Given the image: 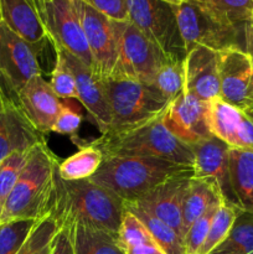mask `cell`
Returning a JSON list of instances; mask_svg holds the SVG:
<instances>
[{
  "instance_id": "cell-45",
  "label": "cell",
  "mask_w": 253,
  "mask_h": 254,
  "mask_svg": "<svg viewBox=\"0 0 253 254\" xmlns=\"http://www.w3.org/2000/svg\"><path fill=\"white\" fill-rule=\"evenodd\" d=\"M252 22H253V21H252ZM250 24H251V22H250Z\"/></svg>"
},
{
  "instance_id": "cell-23",
  "label": "cell",
  "mask_w": 253,
  "mask_h": 254,
  "mask_svg": "<svg viewBox=\"0 0 253 254\" xmlns=\"http://www.w3.org/2000/svg\"><path fill=\"white\" fill-rule=\"evenodd\" d=\"M230 168L238 206L253 215V151L231 148Z\"/></svg>"
},
{
  "instance_id": "cell-40",
  "label": "cell",
  "mask_w": 253,
  "mask_h": 254,
  "mask_svg": "<svg viewBox=\"0 0 253 254\" xmlns=\"http://www.w3.org/2000/svg\"><path fill=\"white\" fill-rule=\"evenodd\" d=\"M243 47L253 60V22L246 25L243 29Z\"/></svg>"
},
{
  "instance_id": "cell-35",
  "label": "cell",
  "mask_w": 253,
  "mask_h": 254,
  "mask_svg": "<svg viewBox=\"0 0 253 254\" xmlns=\"http://www.w3.org/2000/svg\"><path fill=\"white\" fill-rule=\"evenodd\" d=\"M32 149L15 151L0 163V210L2 208L7 196L16 184L25 164L29 160Z\"/></svg>"
},
{
  "instance_id": "cell-36",
  "label": "cell",
  "mask_w": 253,
  "mask_h": 254,
  "mask_svg": "<svg viewBox=\"0 0 253 254\" xmlns=\"http://www.w3.org/2000/svg\"><path fill=\"white\" fill-rule=\"evenodd\" d=\"M225 201V200H223ZM221 203V202H220ZM220 203L211 206L201 217H198L192 225L189 227L185 237H184V248L185 254H198L206 237H207L208 230H210L211 222L217 211Z\"/></svg>"
},
{
  "instance_id": "cell-41",
  "label": "cell",
  "mask_w": 253,
  "mask_h": 254,
  "mask_svg": "<svg viewBox=\"0 0 253 254\" xmlns=\"http://www.w3.org/2000/svg\"><path fill=\"white\" fill-rule=\"evenodd\" d=\"M30 1H31V4L34 5L35 9L37 10V12H39V15H41L42 9H44L45 0H30Z\"/></svg>"
},
{
  "instance_id": "cell-43",
  "label": "cell",
  "mask_w": 253,
  "mask_h": 254,
  "mask_svg": "<svg viewBox=\"0 0 253 254\" xmlns=\"http://www.w3.org/2000/svg\"><path fill=\"white\" fill-rule=\"evenodd\" d=\"M0 212H1V210H0Z\"/></svg>"
},
{
  "instance_id": "cell-20",
  "label": "cell",
  "mask_w": 253,
  "mask_h": 254,
  "mask_svg": "<svg viewBox=\"0 0 253 254\" xmlns=\"http://www.w3.org/2000/svg\"><path fill=\"white\" fill-rule=\"evenodd\" d=\"M62 52L76 79L77 93H78L77 101L81 102L82 106L87 109L101 133H107L112 126V114L101 81L81 60L63 50Z\"/></svg>"
},
{
  "instance_id": "cell-9",
  "label": "cell",
  "mask_w": 253,
  "mask_h": 254,
  "mask_svg": "<svg viewBox=\"0 0 253 254\" xmlns=\"http://www.w3.org/2000/svg\"><path fill=\"white\" fill-rule=\"evenodd\" d=\"M52 47L81 60L93 72V59L78 19L73 0H45L41 15Z\"/></svg>"
},
{
  "instance_id": "cell-27",
  "label": "cell",
  "mask_w": 253,
  "mask_h": 254,
  "mask_svg": "<svg viewBox=\"0 0 253 254\" xmlns=\"http://www.w3.org/2000/svg\"><path fill=\"white\" fill-rule=\"evenodd\" d=\"M102 163L103 154L91 143H86L79 146V150L76 154L59 164L57 173L62 180H86L97 173Z\"/></svg>"
},
{
  "instance_id": "cell-31",
  "label": "cell",
  "mask_w": 253,
  "mask_h": 254,
  "mask_svg": "<svg viewBox=\"0 0 253 254\" xmlns=\"http://www.w3.org/2000/svg\"><path fill=\"white\" fill-rule=\"evenodd\" d=\"M60 227L51 215L37 221L34 230L16 254H51L54 240Z\"/></svg>"
},
{
  "instance_id": "cell-5",
  "label": "cell",
  "mask_w": 253,
  "mask_h": 254,
  "mask_svg": "<svg viewBox=\"0 0 253 254\" xmlns=\"http://www.w3.org/2000/svg\"><path fill=\"white\" fill-rule=\"evenodd\" d=\"M99 81L112 114V126L107 133L144 126L164 114L170 104L150 84L135 79L109 76Z\"/></svg>"
},
{
  "instance_id": "cell-32",
  "label": "cell",
  "mask_w": 253,
  "mask_h": 254,
  "mask_svg": "<svg viewBox=\"0 0 253 254\" xmlns=\"http://www.w3.org/2000/svg\"><path fill=\"white\" fill-rule=\"evenodd\" d=\"M227 24L243 30L253 21V0H207Z\"/></svg>"
},
{
  "instance_id": "cell-28",
  "label": "cell",
  "mask_w": 253,
  "mask_h": 254,
  "mask_svg": "<svg viewBox=\"0 0 253 254\" xmlns=\"http://www.w3.org/2000/svg\"><path fill=\"white\" fill-rule=\"evenodd\" d=\"M150 86L170 102L180 96L185 91L184 59L168 55L156 71Z\"/></svg>"
},
{
  "instance_id": "cell-39",
  "label": "cell",
  "mask_w": 253,
  "mask_h": 254,
  "mask_svg": "<svg viewBox=\"0 0 253 254\" xmlns=\"http://www.w3.org/2000/svg\"><path fill=\"white\" fill-rule=\"evenodd\" d=\"M51 254H76L73 245V230L72 226L60 227L52 245Z\"/></svg>"
},
{
  "instance_id": "cell-38",
  "label": "cell",
  "mask_w": 253,
  "mask_h": 254,
  "mask_svg": "<svg viewBox=\"0 0 253 254\" xmlns=\"http://www.w3.org/2000/svg\"><path fill=\"white\" fill-rule=\"evenodd\" d=\"M83 1L114 21L128 20V0H83Z\"/></svg>"
},
{
  "instance_id": "cell-25",
  "label": "cell",
  "mask_w": 253,
  "mask_h": 254,
  "mask_svg": "<svg viewBox=\"0 0 253 254\" xmlns=\"http://www.w3.org/2000/svg\"><path fill=\"white\" fill-rule=\"evenodd\" d=\"M72 230L76 254H124L117 233L81 223L72 226Z\"/></svg>"
},
{
  "instance_id": "cell-11",
  "label": "cell",
  "mask_w": 253,
  "mask_h": 254,
  "mask_svg": "<svg viewBox=\"0 0 253 254\" xmlns=\"http://www.w3.org/2000/svg\"><path fill=\"white\" fill-rule=\"evenodd\" d=\"M73 5L93 59V74L98 79L107 78L117 62V37L112 20L83 0H73Z\"/></svg>"
},
{
  "instance_id": "cell-14",
  "label": "cell",
  "mask_w": 253,
  "mask_h": 254,
  "mask_svg": "<svg viewBox=\"0 0 253 254\" xmlns=\"http://www.w3.org/2000/svg\"><path fill=\"white\" fill-rule=\"evenodd\" d=\"M211 134L230 148L253 151V112L246 113L217 97L206 102Z\"/></svg>"
},
{
  "instance_id": "cell-2",
  "label": "cell",
  "mask_w": 253,
  "mask_h": 254,
  "mask_svg": "<svg viewBox=\"0 0 253 254\" xmlns=\"http://www.w3.org/2000/svg\"><path fill=\"white\" fill-rule=\"evenodd\" d=\"M193 168L155 158H104L89 180L112 191L123 202H130L158 186L179 178H192Z\"/></svg>"
},
{
  "instance_id": "cell-19",
  "label": "cell",
  "mask_w": 253,
  "mask_h": 254,
  "mask_svg": "<svg viewBox=\"0 0 253 254\" xmlns=\"http://www.w3.org/2000/svg\"><path fill=\"white\" fill-rule=\"evenodd\" d=\"M191 178H179L158 186L140 198L130 202L140 206L170 226L181 238L186 232L183 223V206Z\"/></svg>"
},
{
  "instance_id": "cell-44",
  "label": "cell",
  "mask_w": 253,
  "mask_h": 254,
  "mask_svg": "<svg viewBox=\"0 0 253 254\" xmlns=\"http://www.w3.org/2000/svg\"><path fill=\"white\" fill-rule=\"evenodd\" d=\"M0 20H1V17H0Z\"/></svg>"
},
{
  "instance_id": "cell-10",
  "label": "cell",
  "mask_w": 253,
  "mask_h": 254,
  "mask_svg": "<svg viewBox=\"0 0 253 254\" xmlns=\"http://www.w3.org/2000/svg\"><path fill=\"white\" fill-rule=\"evenodd\" d=\"M44 136L27 119L16 92L0 76V163L15 151L46 143Z\"/></svg>"
},
{
  "instance_id": "cell-42",
  "label": "cell",
  "mask_w": 253,
  "mask_h": 254,
  "mask_svg": "<svg viewBox=\"0 0 253 254\" xmlns=\"http://www.w3.org/2000/svg\"><path fill=\"white\" fill-rule=\"evenodd\" d=\"M163 1H168V2H170V4H174V5H179V4H181V2L186 1V0H163Z\"/></svg>"
},
{
  "instance_id": "cell-4",
  "label": "cell",
  "mask_w": 253,
  "mask_h": 254,
  "mask_svg": "<svg viewBox=\"0 0 253 254\" xmlns=\"http://www.w3.org/2000/svg\"><path fill=\"white\" fill-rule=\"evenodd\" d=\"M91 144L103 154V159L113 156H140L163 159L192 168L195 163L191 146L179 140L166 128L164 114L138 128L102 134L98 139L91 141Z\"/></svg>"
},
{
  "instance_id": "cell-18",
  "label": "cell",
  "mask_w": 253,
  "mask_h": 254,
  "mask_svg": "<svg viewBox=\"0 0 253 254\" xmlns=\"http://www.w3.org/2000/svg\"><path fill=\"white\" fill-rule=\"evenodd\" d=\"M185 91L208 102L220 97L218 52L203 46H196L184 57Z\"/></svg>"
},
{
  "instance_id": "cell-33",
  "label": "cell",
  "mask_w": 253,
  "mask_h": 254,
  "mask_svg": "<svg viewBox=\"0 0 253 254\" xmlns=\"http://www.w3.org/2000/svg\"><path fill=\"white\" fill-rule=\"evenodd\" d=\"M39 220H14L0 223V254H16Z\"/></svg>"
},
{
  "instance_id": "cell-21",
  "label": "cell",
  "mask_w": 253,
  "mask_h": 254,
  "mask_svg": "<svg viewBox=\"0 0 253 254\" xmlns=\"http://www.w3.org/2000/svg\"><path fill=\"white\" fill-rule=\"evenodd\" d=\"M0 17L11 31L31 45L37 55L51 45L46 27L30 0H0Z\"/></svg>"
},
{
  "instance_id": "cell-6",
  "label": "cell",
  "mask_w": 253,
  "mask_h": 254,
  "mask_svg": "<svg viewBox=\"0 0 253 254\" xmlns=\"http://www.w3.org/2000/svg\"><path fill=\"white\" fill-rule=\"evenodd\" d=\"M179 30L185 52L196 46L215 51L243 47V30L221 19L207 0H186L175 5Z\"/></svg>"
},
{
  "instance_id": "cell-15",
  "label": "cell",
  "mask_w": 253,
  "mask_h": 254,
  "mask_svg": "<svg viewBox=\"0 0 253 254\" xmlns=\"http://www.w3.org/2000/svg\"><path fill=\"white\" fill-rule=\"evenodd\" d=\"M164 124L189 146L213 136L206 119V102L186 91L170 102L164 113Z\"/></svg>"
},
{
  "instance_id": "cell-29",
  "label": "cell",
  "mask_w": 253,
  "mask_h": 254,
  "mask_svg": "<svg viewBox=\"0 0 253 254\" xmlns=\"http://www.w3.org/2000/svg\"><path fill=\"white\" fill-rule=\"evenodd\" d=\"M208 254H253V215L241 211L227 237Z\"/></svg>"
},
{
  "instance_id": "cell-7",
  "label": "cell",
  "mask_w": 253,
  "mask_h": 254,
  "mask_svg": "<svg viewBox=\"0 0 253 254\" xmlns=\"http://www.w3.org/2000/svg\"><path fill=\"white\" fill-rule=\"evenodd\" d=\"M112 25L117 37V62L111 76L150 84L168 55L129 20H112Z\"/></svg>"
},
{
  "instance_id": "cell-13",
  "label": "cell",
  "mask_w": 253,
  "mask_h": 254,
  "mask_svg": "<svg viewBox=\"0 0 253 254\" xmlns=\"http://www.w3.org/2000/svg\"><path fill=\"white\" fill-rule=\"evenodd\" d=\"M0 76L19 93L36 76H42L39 55L31 45L0 20Z\"/></svg>"
},
{
  "instance_id": "cell-12",
  "label": "cell",
  "mask_w": 253,
  "mask_h": 254,
  "mask_svg": "<svg viewBox=\"0 0 253 254\" xmlns=\"http://www.w3.org/2000/svg\"><path fill=\"white\" fill-rule=\"evenodd\" d=\"M220 98L250 113L253 112V60L241 47L218 51Z\"/></svg>"
},
{
  "instance_id": "cell-17",
  "label": "cell",
  "mask_w": 253,
  "mask_h": 254,
  "mask_svg": "<svg viewBox=\"0 0 253 254\" xmlns=\"http://www.w3.org/2000/svg\"><path fill=\"white\" fill-rule=\"evenodd\" d=\"M17 98L32 126L44 135L50 133L63 104V99L55 93L50 82L42 76L32 77L20 89Z\"/></svg>"
},
{
  "instance_id": "cell-8",
  "label": "cell",
  "mask_w": 253,
  "mask_h": 254,
  "mask_svg": "<svg viewBox=\"0 0 253 254\" xmlns=\"http://www.w3.org/2000/svg\"><path fill=\"white\" fill-rule=\"evenodd\" d=\"M128 20L165 55H186L175 5L163 0H128Z\"/></svg>"
},
{
  "instance_id": "cell-24",
  "label": "cell",
  "mask_w": 253,
  "mask_h": 254,
  "mask_svg": "<svg viewBox=\"0 0 253 254\" xmlns=\"http://www.w3.org/2000/svg\"><path fill=\"white\" fill-rule=\"evenodd\" d=\"M117 238L124 254H166L151 237L141 221L126 210Z\"/></svg>"
},
{
  "instance_id": "cell-26",
  "label": "cell",
  "mask_w": 253,
  "mask_h": 254,
  "mask_svg": "<svg viewBox=\"0 0 253 254\" xmlns=\"http://www.w3.org/2000/svg\"><path fill=\"white\" fill-rule=\"evenodd\" d=\"M124 207L141 221L151 237L166 254H185L183 238L174 228L135 203L124 202Z\"/></svg>"
},
{
  "instance_id": "cell-22",
  "label": "cell",
  "mask_w": 253,
  "mask_h": 254,
  "mask_svg": "<svg viewBox=\"0 0 253 254\" xmlns=\"http://www.w3.org/2000/svg\"><path fill=\"white\" fill-rule=\"evenodd\" d=\"M223 201L218 185L212 179L191 178L183 206V223L185 232L211 206Z\"/></svg>"
},
{
  "instance_id": "cell-3",
  "label": "cell",
  "mask_w": 253,
  "mask_h": 254,
  "mask_svg": "<svg viewBox=\"0 0 253 254\" xmlns=\"http://www.w3.org/2000/svg\"><path fill=\"white\" fill-rule=\"evenodd\" d=\"M59 164L57 156L46 143L34 146L2 206L0 223L14 220H41L50 215Z\"/></svg>"
},
{
  "instance_id": "cell-34",
  "label": "cell",
  "mask_w": 253,
  "mask_h": 254,
  "mask_svg": "<svg viewBox=\"0 0 253 254\" xmlns=\"http://www.w3.org/2000/svg\"><path fill=\"white\" fill-rule=\"evenodd\" d=\"M54 51L56 57H55V66L50 81L51 88L61 99H78L76 79L64 59L63 52L59 47H54Z\"/></svg>"
},
{
  "instance_id": "cell-37",
  "label": "cell",
  "mask_w": 253,
  "mask_h": 254,
  "mask_svg": "<svg viewBox=\"0 0 253 254\" xmlns=\"http://www.w3.org/2000/svg\"><path fill=\"white\" fill-rule=\"evenodd\" d=\"M81 123L82 114L76 108H73L71 103H68V99H63L62 109L55 121L51 131L64 134V135H72L78 130Z\"/></svg>"
},
{
  "instance_id": "cell-16",
  "label": "cell",
  "mask_w": 253,
  "mask_h": 254,
  "mask_svg": "<svg viewBox=\"0 0 253 254\" xmlns=\"http://www.w3.org/2000/svg\"><path fill=\"white\" fill-rule=\"evenodd\" d=\"M191 149L195 158L193 178L212 179L218 185L223 200L240 207L231 178L230 146L216 136H211L192 145Z\"/></svg>"
},
{
  "instance_id": "cell-30",
  "label": "cell",
  "mask_w": 253,
  "mask_h": 254,
  "mask_svg": "<svg viewBox=\"0 0 253 254\" xmlns=\"http://www.w3.org/2000/svg\"><path fill=\"white\" fill-rule=\"evenodd\" d=\"M241 211L242 210L240 207L227 203L226 201H222L220 203L212 218V222H211L207 237H206L198 254H208L227 237Z\"/></svg>"
},
{
  "instance_id": "cell-1",
  "label": "cell",
  "mask_w": 253,
  "mask_h": 254,
  "mask_svg": "<svg viewBox=\"0 0 253 254\" xmlns=\"http://www.w3.org/2000/svg\"><path fill=\"white\" fill-rule=\"evenodd\" d=\"M124 213V202L112 191L89 179L62 180L57 173L50 215L59 227L81 223L118 235Z\"/></svg>"
}]
</instances>
